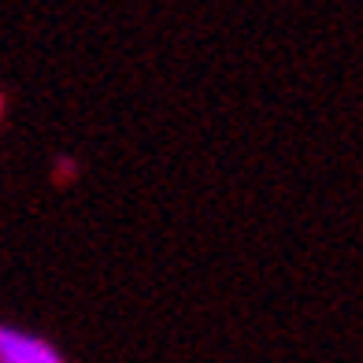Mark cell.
<instances>
[{
  "label": "cell",
  "instance_id": "cell-1",
  "mask_svg": "<svg viewBox=\"0 0 363 363\" xmlns=\"http://www.w3.org/2000/svg\"><path fill=\"white\" fill-rule=\"evenodd\" d=\"M0 363H67L48 337L34 330L0 323Z\"/></svg>",
  "mask_w": 363,
  "mask_h": 363
}]
</instances>
